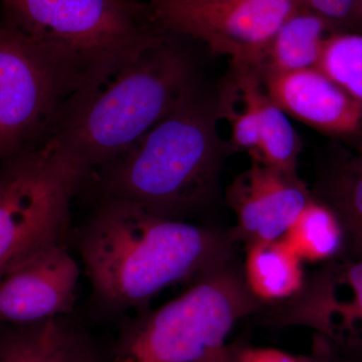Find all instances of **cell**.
<instances>
[{
	"label": "cell",
	"instance_id": "44dd1931",
	"mask_svg": "<svg viewBox=\"0 0 362 362\" xmlns=\"http://www.w3.org/2000/svg\"><path fill=\"white\" fill-rule=\"evenodd\" d=\"M47 362H100L87 338L68 327Z\"/></svg>",
	"mask_w": 362,
	"mask_h": 362
},
{
	"label": "cell",
	"instance_id": "ba28073f",
	"mask_svg": "<svg viewBox=\"0 0 362 362\" xmlns=\"http://www.w3.org/2000/svg\"><path fill=\"white\" fill-rule=\"evenodd\" d=\"M71 97L39 45L11 21L0 23V160L45 137Z\"/></svg>",
	"mask_w": 362,
	"mask_h": 362
},
{
	"label": "cell",
	"instance_id": "6da1fadb",
	"mask_svg": "<svg viewBox=\"0 0 362 362\" xmlns=\"http://www.w3.org/2000/svg\"><path fill=\"white\" fill-rule=\"evenodd\" d=\"M233 240V233L101 197L78 230L77 245L97 303L123 312L230 262Z\"/></svg>",
	"mask_w": 362,
	"mask_h": 362
},
{
	"label": "cell",
	"instance_id": "cb8c5ba5",
	"mask_svg": "<svg viewBox=\"0 0 362 362\" xmlns=\"http://www.w3.org/2000/svg\"><path fill=\"white\" fill-rule=\"evenodd\" d=\"M238 349L225 345L221 349L209 352L206 356L195 362H235L237 361Z\"/></svg>",
	"mask_w": 362,
	"mask_h": 362
},
{
	"label": "cell",
	"instance_id": "8fae6325",
	"mask_svg": "<svg viewBox=\"0 0 362 362\" xmlns=\"http://www.w3.org/2000/svg\"><path fill=\"white\" fill-rule=\"evenodd\" d=\"M312 197L299 176L252 161L228 189L237 218L233 238L247 246L283 239Z\"/></svg>",
	"mask_w": 362,
	"mask_h": 362
},
{
	"label": "cell",
	"instance_id": "ffe728a7",
	"mask_svg": "<svg viewBox=\"0 0 362 362\" xmlns=\"http://www.w3.org/2000/svg\"><path fill=\"white\" fill-rule=\"evenodd\" d=\"M305 11L327 21L337 32L362 33L358 0H297Z\"/></svg>",
	"mask_w": 362,
	"mask_h": 362
},
{
	"label": "cell",
	"instance_id": "484cf974",
	"mask_svg": "<svg viewBox=\"0 0 362 362\" xmlns=\"http://www.w3.org/2000/svg\"><path fill=\"white\" fill-rule=\"evenodd\" d=\"M359 14H361V20L362 23V0H358Z\"/></svg>",
	"mask_w": 362,
	"mask_h": 362
},
{
	"label": "cell",
	"instance_id": "d4e9b609",
	"mask_svg": "<svg viewBox=\"0 0 362 362\" xmlns=\"http://www.w3.org/2000/svg\"><path fill=\"white\" fill-rule=\"evenodd\" d=\"M356 156L362 159V141L359 143L358 147H357V152Z\"/></svg>",
	"mask_w": 362,
	"mask_h": 362
},
{
	"label": "cell",
	"instance_id": "7a4b0ae2",
	"mask_svg": "<svg viewBox=\"0 0 362 362\" xmlns=\"http://www.w3.org/2000/svg\"><path fill=\"white\" fill-rule=\"evenodd\" d=\"M218 93L199 82L127 152L92 173L101 197L188 221L213 201L232 151L218 133Z\"/></svg>",
	"mask_w": 362,
	"mask_h": 362
},
{
	"label": "cell",
	"instance_id": "ac0fdd59",
	"mask_svg": "<svg viewBox=\"0 0 362 362\" xmlns=\"http://www.w3.org/2000/svg\"><path fill=\"white\" fill-rule=\"evenodd\" d=\"M318 68L362 108V33H331L324 45Z\"/></svg>",
	"mask_w": 362,
	"mask_h": 362
},
{
	"label": "cell",
	"instance_id": "5b68a950",
	"mask_svg": "<svg viewBox=\"0 0 362 362\" xmlns=\"http://www.w3.org/2000/svg\"><path fill=\"white\" fill-rule=\"evenodd\" d=\"M230 262L126 328L112 362H195L226 345L235 324L258 309Z\"/></svg>",
	"mask_w": 362,
	"mask_h": 362
},
{
	"label": "cell",
	"instance_id": "9a60e30c",
	"mask_svg": "<svg viewBox=\"0 0 362 362\" xmlns=\"http://www.w3.org/2000/svg\"><path fill=\"white\" fill-rule=\"evenodd\" d=\"M244 278L259 301L289 300L303 287L302 261L284 240L247 246Z\"/></svg>",
	"mask_w": 362,
	"mask_h": 362
},
{
	"label": "cell",
	"instance_id": "603a6c76",
	"mask_svg": "<svg viewBox=\"0 0 362 362\" xmlns=\"http://www.w3.org/2000/svg\"><path fill=\"white\" fill-rule=\"evenodd\" d=\"M314 361L316 362H362L361 359L340 356L318 337H317L315 343V358Z\"/></svg>",
	"mask_w": 362,
	"mask_h": 362
},
{
	"label": "cell",
	"instance_id": "8992f818",
	"mask_svg": "<svg viewBox=\"0 0 362 362\" xmlns=\"http://www.w3.org/2000/svg\"><path fill=\"white\" fill-rule=\"evenodd\" d=\"M87 180L44 143L0 168V279L45 247L66 243L71 197Z\"/></svg>",
	"mask_w": 362,
	"mask_h": 362
},
{
	"label": "cell",
	"instance_id": "3957f363",
	"mask_svg": "<svg viewBox=\"0 0 362 362\" xmlns=\"http://www.w3.org/2000/svg\"><path fill=\"white\" fill-rule=\"evenodd\" d=\"M180 40L166 33L101 88L69 99L42 143L86 180L127 152L201 82Z\"/></svg>",
	"mask_w": 362,
	"mask_h": 362
},
{
	"label": "cell",
	"instance_id": "9c48e42d",
	"mask_svg": "<svg viewBox=\"0 0 362 362\" xmlns=\"http://www.w3.org/2000/svg\"><path fill=\"white\" fill-rule=\"evenodd\" d=\"M273 321L309 328L340 356L362 361V259L324 264Z\"/></svg>",
	"mask_w": 362,
	"mask_h": 362
},
{
	"label": "cell",
	"instance_id": "52a82bcc",
	"mask_svg": "<svg viewBox=\"0 0 362 362\" xmlns=\"http://www.w3.org/2000/svg\"><path fill=\"white\" fill-rule=\"evenodd\" d=\"M164 33L206 45L233 66L258 68L269 42L288 18L302 9L297 0H148Z\"/></svg>",
	"mask_w": 362,
	"mask_h": 362
},
{
	"label": "cell",
	"instance_id": "d6986e66",
	"mask_svg": "<svg viewBox=\"0 0 362 362\" xmlns=\"http://www.w3.org/2000/svg\"><path fill=\"white\" fill-rule=\"evenodd\" d=\"M68 327L61 318L26 325L0 343V362H47Z\"/></svg>",
	"mask_w": 362,
	"mask_h": 362
},
{
	"label": "cell",
	"instance_id": "2e32d148",
	"mask_svg": "<svg viewBox=\"0 0 362 362\" xmlns=\"http://www.w3.org/2000/svg\"><path fill=\"white\" fill-rule=\"evenodd\" d=\"M283 240L303 262L326 264L344 257L346 239L341 221L318 197H312L304 206Z\"/></svg>",
	"mask_w": 362,
	"mask_h": 362
},
{
	"label": "cell",
	"instance_id": "30bf717a",
	"mask_svg": "<svg viewBox=\"0 0 362 362\" xmlns=\"http://www.w3.org/2000/svg\"><path fill=\"white\" fill-rule=\"evenodd\" d=\"M78 278L66 243L45 247L0 279V322L32 325L71 313Z\"/></svg>",
	"mask_w": 362,
	"mask_h": 362
},
{
	"label": "cell",
	"instance_id": "7c38bea8",
	"mask_svg": "<svg viewBox=\"0 0 362 362\" xmlns=\"http://www.w3.org/2000/svg\"><path fill=\"white\" fill-rule=\"evenodd\" d=\"M261 78L267 94L288 116L324 134H361V107L318 66Z\"/></svg>",
	"mask_w": 362,
	"mask_h": 362
},
{
	"label": "cell",
	"instance_id": "e0dca14e",
	"mask_svg": "<svg viewBox=\"0 0 362 362\" xmlns=\"http://www.w3.org/2000/svg\"><path fill=\"white\" fill-rule=\"evenodd\" d=\"M322 199L341 221L344 257L362 259V159L354 156L333 166L321 185Z\"/></svg>",
	"mask_w": 362,
	"mask_h": 362
},
{
	"label": "cell",
	"instance_id": "277c9868",
	"mask_svg": "<svg viewBox=\"0 0 362 362\" xmlns=\"http://www.w3.org/2000/svg\"><path fill=\"white\" fill-rule=\"evenodd\" d=\"M0 4L6 20L52 62L71 97L99 89L166 35L147 4L135 0H0Z\"/></svg>",
	"mask_w": 362,
	"mask_h": 362
},
{
	"label": "cell",
	"instance_id": "5bb4252c",
	"mask_svg": "<svg viewBox=\"0 0 362 362\" xmlns=\"http://www.w3.org/2000/svg\"><path fill=\"white\" fill-rule=\"evenodd\" d=\"M335 32L327 21L299 9L272 37L259 73H291L318 66L326 40Z\"/></svg>",
	"mask_w": 362,
	"mask_h": 362
},
{
	"label": "cell",
	"instance_id": "7402d4cb",
	"mask_svg": "<svg viewBox=\"0 0 362 362\" xmlns=\"http://www.w3.org/2000/svg\"><path fill=\"white\" fill-rule=\"evenodd\" d=\"M235 362H316L301 358L275 349L267 347H249L238 350Z\"/></svg>",
	"mask_w": 362,
	"mask_h": 362
},
{
	"label": "cell",
	"instance_id": "4fadbf2b",
	"mask_svg": "<svg viewBox=\"0 0 362 362\" xmlns=\"http://www.w3.org/2000/svg\"><path fill=\"white\" fill-rule=\"evenodd\" d=\"M228 80L238 94L252 104L258 118L259 149L252 160L299 176L297 165L301 142L289 116L267 94L258 69L232 65Z\"/></svg>",
	"mask_w": 362,
	"mask_h": 362
}]
</instances>
